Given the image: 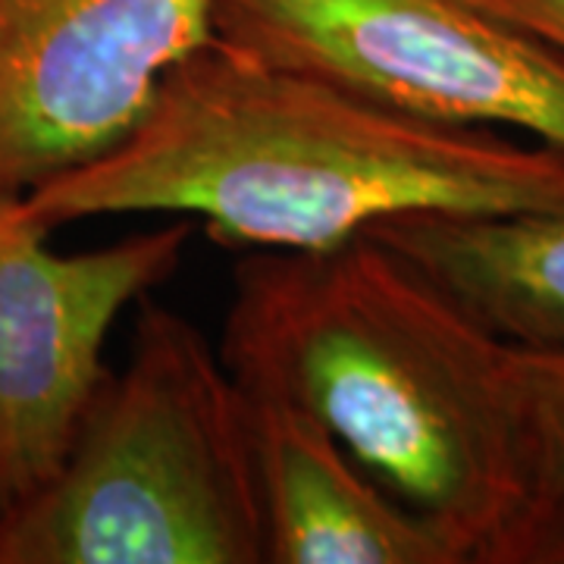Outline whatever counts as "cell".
<instances>
[{
    "instance_id": "obj_1",
    "label": "cell",
    "mask_w": 564,
    "mask_h": 564,
    "mask_svg": "<svg viewBox=\"0 0 564 564\" xmlns=\"http://www.w3.org/2000/svg\"><path fill=\"white\" fill-rule=\"evenodd\" d=\"M220 355L242 389L321 421L458 564H564L514 345L395 248L245 251Z\"/></svg>"
},
{
    "instance_id": "obj_2",
    "label": "cell",
    "mask_w": 564,
    "mask_h": 564,
    "mask_svg": "<svg viewBox=\"0 0 564 564\" xmlns=\"http://www.w3.org/2000/svg\"><path fill=\"white\" fill-rule=\"evenodd\" d=\"M22 202L47 229L166 214L226 248L321 251L417 214L562 210L564 151L414 117L210 41L129 139Z\"/></svg>"
},
{
    "instance_id": "obj_3",
    "label": "cell",
    "mask_w": 564,
    "mask_h": 564,
    "mask_svg": "<svg viewBox=\"0 0 564 564\" xmlns=\"http://www.w3.org/2000/svg\"><path fill=\"white\" fill-rule=\"evenodd\" d=\"M139 304L61 470L0 521V564H267L248 395L195 323Z\"/></svg>"
},
{
    "instance_id": "obj_4",
    "label": "cell",
    "mask_w": 564,
    "mask_h": 564,
    "mask_svg": "<svg viewBox=\"0 0 564 564\" xmlns=\"http://www.w3.org/2000/svg\"><path fill=\"white\" fill-rule=\"evenodd\" d=\"M214 32L404 113L564 151V54L477 0H217Z\"/></svg>"
},
{
    "instance_id": "obj_5",
    "label": "cell",
    "mask_w": 564,
    "mask_h": 564,
    "mask_svg": "<svg viewBox=\"0 0 564 564\" xmlns=\"http://www.w3.org/2000/svg\"><path fill=\"white\" fill-rule=\"evenodd\" d=\"M192 232L176 217L61 254L22 195H0V521L61 470L110 377V329L180 270Z\"/></svg>"
},
{
    "instance_id": "obj_6",
    "label": "cell",
    "mask_w": 564,
    "mask_h": 564,
    "mask_svg": "<svg viewBox=\"0 0 564 564\" xmlns=\"http://www.w3.org/2000/svg\"><path fill=\"white\" fill-rule=\"evenodd\" d=\"M217 0H0V195L110 154L217 41Z\"/></svg>"
},
{
    "instance_id": "obj_7",
    "label": "cell",
    "mask_w": 564,
    "mask_h": 564,
    "mask_svg": "<svg viewBox=\"0 0 564 564\" xmlns=\"http://www.w3.org/2000/svg\"><path fill=\"white\" fill-rule=\"evenodd\" d=\"M267 564H458L433 527L392 499L295 404L248 392Z\"/></svg>"
},
{
    "instance_id": "obj_8",
    "label": "cell",
    "mask_w": 564,
    "mask_h": 564,
    "mask_svg": "<svg viewBox=\"0 0 564 564\" xmlns=\"http://www.w3.org/2000/svg\"><path fill=\"white\" fill-rule=\"evenodd\" d=\"M367 236L421 267L505 343L564 351V207L417 214Z\"/></svg>"
},
{
    "instance_id": "obj_9",
    "label": "cell",
    "mask_w": 564,
    "mask_h": 564,
    "mask_svg": "<svg viewBox=\"0 0 564 564\" xmlns=\"http://www.w3.org/2000/svg\"><path fill=\"white\" fill-rule=\"evenodd\" d=\"M514 377L536 474L564 505V351L514 345Z\"/></svg>"
},
{
    "instance_id": "obj_10",
    "label": "cell",
    "mask_w": 564,
    "mask_h": 564,
    "mask_svg": "<svg viewBox=\"0 0 564 564\" xmlns=\"http://www.w3.org/2000/svg\"><path fill=\"white\" fill-rule=\"evenodd\" d=\"M477 3L564 54V0H477Z\"/></svg>"
}]
</instances>
